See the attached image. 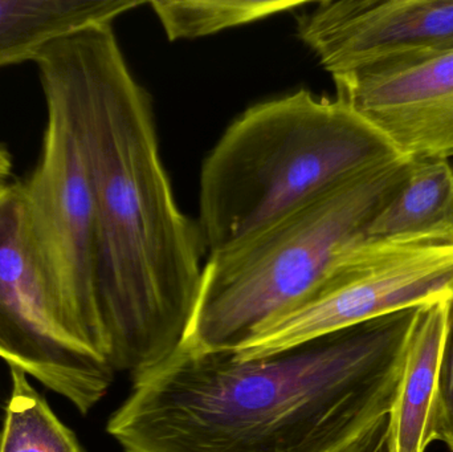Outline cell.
<instances>
[{
    "label": "cell",
    "instance_id": "6da1fadb",
    "mask_svg": "<svg viewBox=\"0 0 453 452\" xmlns=\"http://www.w3.org/2000/svg\"><path fill=\"white\" fill-rule=\"evenodd\" d=\"M35 64L63 97L89 172L106 358L135 379L182 341L203 273L201 231L175 202L150 95L111 26L61 37Z\"/></svg>",
    "mask_w": 453,
    "mask_h": 452
},
{
    "label": "cell",
    "instance_id": "7a4b0ae2",
    "mask_svg": "<svg viewBox=\"0 0 453 452\" xmlns=\"http://www.w3.org/2000/svg\"><path fill=\"white\" fill-rule=\"evenodd\" d=\"M419 307L253 360L178 345L106 432L124 452H348L388 418Z\"/></svg>",
    "mask_w": 453,
    "mask_h": 452
},
{
    "label": "cell",
    "instance_id": "3957f363",
    "mask_svg": "<svg viewBox=\"0 0 453 452\" xmlns=\"http://www.w3.org/2000/svg\"><path fill=\"white\" fill-rule=\"evenodd\" d=\"M401 157L340 98L300 89L256 103L226 127L202 166L198 228L204 249H226Z\"/></svg>",
    "mask_w": 453,
    "mask_h": 452
},
{
    "label": "cell",
    "instance_id": "277c9868",
    "mask_svg": "<svg viewBox=\"0 0 453 452\" xmlns=\"http://www.w3.org/2000/svg\"><path fill=\"white\" fill-rule=\"evenodd\" d=\"M411 157L351 178L261 230L211 252L180 345L234 350L326 281L341 257L367 239L372 220L403 185Z\"/></svg>",
    "mask_w": 453,
    "mask_h": 452
},
{
    "label": "cell",
    "instance_id": "5b68a950",
    "mask_svg": "<svg viewBox=\"0 0 453 452\" xmlns=\"http://www.w3.org/2000/svg\"><path fill=\"white\" fill-rule=\"evenodd\" d=\"M0 358L88 414L113 366L82 339L42 262L21 182L0 185Z\"/></svg>",
    "mask_w": 453,
    "mask_h": 452
},
{
    "label": "cell",
    "instance_id": "8992f818",
    "mask_svg": "<svg viewBox=\"0 0 453 452\" xmlns=\"http://www.w3.org/2000/svg\"><path fill=\"white\" fill-rule=\"evenodd\" d=\"M453 296V239H365L324 284L234 350L253 360L388 313Z\"/></svg>",
    "mask_w": 453,
    "mask_h": 452
},
{
    "label": "cell",
    "instance_id": "52a82bcc",
    "mask_svg": "<svg viewBox=\"0 0 453 452\" xmlns=\"http://www.w3.org/2000/svg\"><path fill=\"white\" fill-rule=\"evenodd\" d=\"M40 82L47 103L42 156L21 182L29 227L77 331L106 358L96 305L95 201L89 172L63 97L50 82Z\"/></svg>",
    "mask_w": 453,
    "mask_h": 452
},
{
    "label": "cell",
    "instance_id": "ba28073f",
    "mask_svg": "<svg viewBox=\"0 0 453 452\" xmlns=\"http://www.w3.org/2000/svg\"><path fill=\"white\" fill-rule=\"evenodd\" d=\"M297 32L332 77L394 71L453 50V0H324Z\"/></svg>",
    "mask_w": 453,
    "mask_h": 452
},
{
    "label": "cell",
    "instance_id": "9c48e42d",
    "mask_svg": "<svg viewBox=\"0 0 453 452\" xmlns=\"http://www.w3.org/2000/svg\"><path fill=\"white\" fill-rule=\"evenodd\" d=\"M337 98L404 157L453 158V50L394 71L333 77Z\"/></svg>",
    "mask_w": 453,
    "mask_h": 452
},
{
    "label": "cell",
    "instance_id": "30bf717a",
    "mask_svg": "<svg viewBox=\"0 0 453 452\" xmlns=\"http://www.w3.org/2000/svg\"><path fill=\"white\" fill-rule=\"evenodd\" d=\"M451 297L418 308L398 392L388 414L390 452H426L434 442L433 418L439 364Z\"/></svg>",
    "mask_w": 453,
    "mask_h": 452
},
{
    "label": "cell",
    "instance_id": "8fae6325",
    "mask_svg": "<svg viewBox=\"0 0 453 452\" xmlns=\"http://www.w3.org/2000/svg\"><path fill=\"white\" fill-rule=\"evenodd\" d=\"M140 0H0V66L36 60L61 37L111 26Z\"/></svg>",
    "mask_w": 453,
    "mask_h": 452
},
{
    "label": "cell",
    "instance_id": "7c38bea8",
    "mask_svg": "<svg viewBox=\"0 0 453 452\" xmlns=\"http://www.w3.org/2000/svg\"><path fill=\"white\" fill-rule=\"evenodd\" d=\"M367 239H453V165L411 159L403 185L372 220Z\"/></svg>",
    "mask_w": 453,
    "mask_h": 452
},
{
    "label": "cell",
    "instance_id": "4fadbf2b",
    "mask_svg": "<svg viewBox=\"0 0 453 452\" xmlns=\"http://www.w3.org/2000/svg\"><path fill=\"white\" fill-rule=\"evenodd\" d=\"M308 4L296 0H153L151 10L172 42L199 39Z\"/></svg>",
    "mask_w": 453,
    "mask_h": 452
},
{
    "label": "cell",
    "instance_id": "5bb4252c",
    "mask_svg": "<svg viewBox=\"0 0 453 452\" xmlns=\"http://www.w3.org/2000/svg\"><path fill=\"white\" fill-rule=\"evenodd\" d=\"M10 373L12 387L0 432V452H84L74 433L29 384L28 376L13 366Z\"/></svg>",
    "mask_w": 453,
    "mask_h": 452
},
{
    "label": "cell",
    "instance_id": "9a60e30c",
    "mask_svg": "<svg viewBox=\"0 0 453 452\" xmlns=\"http://www.w3.org/2000/svg\"><path fill=\"white\" fill-rule=\"evenodd\" d=\"M433 441L443 442L453 452V296L449 299V320L439 364Z\"/></svg>",
    "mask_w": 453,
    "mask_h": 452
},
{
    "label": "cell",
    "instance_id": "2e32d148",
    "mask_svg": "<svg viewBox=\"0 0 453 452\" xmlns=\"http://www.w3.org/2000/svg\"><path fill=\"white\" fill-rule=\"evenodd\" d=\"M388 418L380 424L372 434L367 435L364 441L354 446L348 452H390L388 450Z\"/></svg>",
    "mask_w": 453,
    "mask_h": 452
},
{
    "label": "cell",
    "instance_id": "e0dca14e",
    "mask_svg": "<svg viewBox=\"0 0 453 452\" xmlns=\"http://www.w3.org/2000/svg\"><path fill=\"white\" fill-rule=\"evenodd\" d=\"M13 161L10 150L4 143L0 142V185L8 182L12 175Z\"/></svg>",
    "mask_w": 453,
    "mask_h": 452
}]
</instances>
